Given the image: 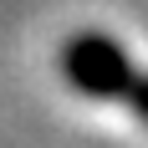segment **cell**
I'll return each instance as SVG.
<instances>
[{
    "mask_svg": "<svg viewBox=\"0 0 148 148\" xmlns=\"http://www.w3.org/2000/svg\"><path fill=\"white\" fill-rule=\"evenodd\" d=\"M72 77L87 92H123V97H133V107L148 118V82L128 72L123 56L107 41H82V46H77V51H72Z\"/></svg>",
    "mask_w": 148,
    "mask_h": 148,
    "instance_id": "1",
    "label": "cell"
}]
</instances>
